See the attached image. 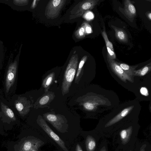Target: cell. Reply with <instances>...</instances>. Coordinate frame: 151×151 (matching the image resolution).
Listing matches in <instances>:
<instances>
[{"label":"cell","mask_w":151,"mask_h":151,"mask_svg":"<svg viewBox=\"0 0 151 151\" xmlns=\"http://www.w3.org/2000/svg\"><path fill=\"white\" fill-rule=\"evenodd\" d=\"M7 4L11 7L13 9L16 10L20 9V7L23 6L27 4L29 1L27 0H14L6 1Z\"/></svg>","instance_id":"obj_17"},{"label":"cell","mask_w":151,"mask_h":151,"mask_svg":"<svg viewBox=\"0 0 151 151\" xmlns=\"http://www.w3.org/2000/svg\"><path fill=\"white\" fill-rule=\"evenodd\" d=\"M107 60L111 69L122 81L126 83L127 80L132 82V78L123 70L116 61L107 57Z\"/></svg>","instance_id":"obj_10"},{"label":"cell","mask_w":151,"mask_h":151,"mask_svg":"<svg viewBox=\"0 0 151 151\" xmlns=\"http://www.w3.org/2000/svg\"><path fill=\"white\" fill-rule=\"evenodd\" d=\"M125 12L127 17L130 19H133L136 15V12L135 6L131 1L126 0L124 2Z\"/></svg>","instance_id":"obj_13"},{"label":"cell","mask_w":151,"mask_h":151,"mask_svg":"<svg viewBox=\"0 0 151 151\" xmlns=\"http://www.w3.org/2000/svg\"><path fill=\"white\" fill-rule=\"evenodd\" d=\"M44 119L51 124L58 131L64 133L67 132L68 125L66 119L60 115L53 113H47L43 114Z\"/></svg>","instance_id":"obj_5"},{"label":"cell","mask_w":151,"mask_h":151,"mask_svg":"<svg viewBox=\"0 0 151 151\" xmlns=\"http://www.w3.org/2000/svg\"><path fill=\"white\" fill-rule=\"evenodd\" d=\"M151 68V63L145 65L140 69L137 70H135L134 75L143 76L150 70Z\"/></svg>","instance_id":"obj_22"},{"label":"cell","mask_w":151,"mask_h":151,"mask_svg":"<svg viewBox=\"0 0 151 151\" xmlns=\"http://www.w3.org/2000/svg\"><path fill=\"white\" fill-rule=\"evenodd\" d=\"M1 108L3 112L8 118L14 121L16 120L14 112L8 106L1 103Z\"/></svg>","instance_id":"obj_20"},{"label":"cell","mask_w":151,"mask_h":151,"mask_svg":"<svg viewBox=\"0 0 151 151\" xmlns=\"http://www.w3.org/2000/svg\"><path fill=\"white\" fill-rule=\"evenodd\" d=\"M147 16L150 20H151V13L150 12H148L147 14Z\"/></svg>","instance_id":"obj_34"},{"label":"cell","mask_w":151,"mask_h":151,"mask_svg":"<svg viewBox=\"0 0 151 151\" xmlns=\"http://www.w3.org/2000/svg\"><path fill=\"white\" fill-rule=\"evenodd\" d=\"M103 138L95 129L87 134L85 141L86 151H97Z\"/></svg>","instance_id":"obj_8"},{"label":"cell","mask_w":151,"mask_h":151,"mask_svg":"<svg viewBox=\"0 0 151 151\" xmlns=\"http://www.w3.org/2000/svg\"><path fill=\"white\" fill-rule=\"evenodd\" d=\"M78 57H72L65 71L62 85L63 95L68 93L75 77L78 63Z\"/></svg>","instance_id":"obj_3"},{"label":"cell","mask_w":151,"mask_h":151,"mask_svg":"<svg viewBox=\"0 0 151 151\" xmlns=\"http://www.w3.org/2000/svg\"><path fill=\"white\" fill-rule=\"evenodd\" d=\"M99 1V0H88L84 1L80 6L81 14L86 11L93 8Z\"/></svg>","instance_id":"obj_15"},{"label":"cell","mask_w":151,"mask_h":151,"mask_svg":"<svg viewBox=\"0 0 151 151\" xmlns=\"http://www.w3.org/2000/svg\"><path fill=\"white\" fill-rule=\"evenodd\" d=\"M87 58V56H84L82 58L79 63L75 79V82L76 83L78 82L82 76V69Z\"/></svg>","instance_id":"obj_19"},{"label":"cell","mask_w":151,"mask_h":151,"mask_svg":"<svg viewBox=\"0 0 151 151\" xmlns=\"http://www.w3.org/2000/svg\"><path fill=\"white\" fill-rule=\"evenodd\" d=\"M101 33L103 37L104 40L106 47H109L112 50L114 51L113 45L111 42L109 40L105 29H104L103 31L101 32Z\"/></svg>","instance_id":"obj_24"},{"label":"cell","mask_w":151,"mask_h":151,"mask_svg":"<svg viewBox=\"0 0 151 151\" xmlns=\"http://www.w3.org/2000/svg\"><path fill=\"white\" fill-rule=\"evenodd\" d=\"M22 46L14 60H13V55L11 54L9 59L5 81V89L8 92L13 85L16 78L18 67Z\"/></svg>","instance_id":"obj_4"},{"label":"cell","mask_w":151,"mask_h":151,"mask_svg":"<svg viewBox=\"0 0 151 151\" xmlns=\"http://www.w3.org/2000/svg\"><path fill=\"white\" fill-rule=\"evenodd\" d=\"M140 109L139 102L136 101L122 104L100 119L95 129L102 138H111L120 128L138 122Z\"/></svg>","instance_id":"obj_1"},{"label":"cell","mask_w":151,"mask_h":151,"mask_svg":"<svg viewBox=\"0 0 151 151\" xmlns=\"http://www.w3.org/2000/svg\"><path fill=\"white\" fill-rule=\"evenodd\" d=\"M86 13L85 18L87 20H91L94 18V15L91 12L88 11Z\"/></svg>","instance_id":"obj_29"},{"label":"cell","mask_w":151,"mask_h":151,"mask_svg":"<svg viewBox=\"0 0 151 151\" xmlns=\"http://www.w3.org/2000/svg\"><path fill=\"white\" fill-rule=\"evenodd\" d=\"M136 143L139 151H151V145L148 142L146 141H139L137 139Z\"/></svg>","instance_id":"obj_21"},{"label":"cell","mask_w":151,"mask_h":151,"mask_svg":"<svg viewBox=\"0 0 151 151\" xmlns=\"http://www.w3.org/2000/svg\"><path fill=\"white\" fill-rule=\"evenodd\" d=\"M44 143L41 140L34 138L25 139L16 145L15 151H37Z\"/></svg>","instance_id":"obj_6"},{"label":"cell","mask_w":151,"mask_h":151,"mask_svg":"<svg viewBox=\"0 0 151 151\" xmlns=\"http://www.w3.org/2000/svg\"><path fill=\"white\" fill-rule=\"evenodd\" d=\"M140 92L141 95L143 96H147L149 95L148 91L145 87H142L140 89Z\"/></svg>","instance_id":"obj_28"},{"label":"cell","mask_w":151,"mask_h":151,"mask_svg":"<svg viewBox=\"0 0 151 151\" xmlns=\"http://www.w3.org/2000/svg\"><path fill=\"white\" fill-rule=\"evenodd\" d=\"M83 27L85 29V34H88L92 32L91 27L89 24L85 23Z\"/></svg>","instance_id":"obj_27"},{"label":"cell","mask_w":151,"mask_h":151,"mask_svg":"<svg viewBox=\"0 0 151 151\" xmlns=\"http://www.w3.org/2000/svg\"><path fill=\"white\" fill-rule=\"evenodd\" d=\"M55 74L54 73H50L43 79L42 86L45 88V91L46 92L48 91L51 85L53 83L55 78Z\"/></svg>","instance_id":"obj_16"},{"label":"cell","mask_w":151,"mask_h":151,"mask_svg":"<svg viewBox=\"0 0 151 151\" xmlns=\"http://www.w3.org/2000/svg\"><path fill=\"white\" fill-rule=\"evenodd\" d=\"M37 122L39 125L64 151H69L64 142L51 129L42 116H38Z\"/></svg>","instance_id":"obj_7"},{"label":"cell","mask_w":151,"mask_h":151,"mask_svg":"<svg viewBox=\"0 0 151 151\" xmlns=\"http://www.w3.org/2000/svg\"><path fill=\"white\" fill-rule=\"evenodd\" d=\"M109 143L106 138H103L100 143L97 151H108Z\"/></svg>","instance_id":"obj_23"},{"label":"cell","mask_w":151,"mask_h":151,"mask_svg":"<svg viewBox=\"0 0 151 151\" xmlns=\"http://www.w3.org/2000/svg\"><path fill=\"white\" fill-rule=\"evenodd\" d=\"M78 34L81 38L84 37H85V32L83 26L80 28L78 31Z\"/></svg>","instance_id":"obj_30"},{"label":"cell","mask_w":151,"mask_h":151,"mask_svg":"<svg viewBox=\"0 0 151 151\" xmlns=\"http://www.w3.org/2000/svg\"><path fill=\"white\" fill-rule=\"evenodd\" d=\"M75 150L76 151H83L82 147L78 144L76 145Z\"/></svg>","instance_id":"obj_31"},{"label":"cell","mask_w":151,"mask_h":151,"mask_svg":"<svg viewBox=\"0 0 151 151\" xmlns=\"http://www.w3.org/2000/svg\"><path fill=\"white\" fill-rule=\"evenodd\" d=\"M115 32V36L117 39L122 42H127L128 41V35L123 29L111 25Z\"/></svg>","instance_id":"obj_14"},{"label":"cell","mask_w":151,"mask_h":151,"mask_svg":"<svg viewBox=\"0 0 151 151\" xmlns=\"http://www.w3.org/2000/svg\"><path fill=\"white\" fill-rule=\"evenodd\" d=\"M55 95L54 93L48 91L41 97L39 98L35 104V107L37 109L39 108H44L47 107L50 103L54 99Z\"/></svg>","instance_id":"obj_12"},{"label":"cell","mask_w":151,"mask_h":151,"mask_svg":"<svg viewBox=\"0 0 151 151\" xmlns=\"http://www.w3.org/2000/svg\"><path fill=\"white\" fill-rule=\"evenodd\" d=\"M116 62L126 73L132 78V77L134 75L135 69L137 66H131L125 63Z\"/></svg>","instance_id":"obj_18"},{"label":"cell","mask_w":151,"mask_h":151,"mask_svg":"<svg viewBox=\"0 0 151 151\" xmlns=\"http://www.w3.org/2000/svg\"><path fill=\"white\" fill-rule=\"evenodd\" d=\"M128 151H139L138 147L136 143V142L134 147V148L133 149H131L129 150Z\"/></svg>","instance_id":"obj_32"},{"label":"cell","mask_w":151,"mask_h":151,"mask_svg":"<svg viewBox=\"0 0 151 151\" xmlns=\"http://www.w3.org/2000/svg\"><path fill=\"white\" fill-rule=\"evenodd\" d=\"M107 57L111 59L114 60L116 58V54L114 51H113L109 47H107Z\"/></svg>","instance_id":"obj_26"},{"label":"cell","mask_w":151,"mask_h":151,"mask_svg":"<svg viewBox=\"0 0 151 151\" xmlns=\"http://www.w3.org/2000/svg\"><path fill=\"white\" fill-rule=\"evenodd\" d=\"M37 1V0H34L32 3V4L31 6V8L32 9H34L35 8V6L36 5V2Z\"/></svg>","instance_id":"obj_33"},{"label":"cell","mask_w":151,"mask_h":151,"mask_svg":"<svg viewBox=\"0 0 151 151\" xmlns=\"http://www.w3.org/2000/svg\"><path fill=\"white\" fill-rule=\"evenodd\" d=\"M15 106L19 114L23 116L29 112L31 105L26 98L19 97L15 102Z\"/></svg>","instance_id":"obj_11"},{"label":"cell","mask_w":151,"mask_h":151,"mask_svg":"<svg viewBox=\"0 0 151 151\" xmlns=\"http://www.w3.org/2000/svg\"><path fill=\"white\" fill-rule=\"evenodd\" d=\"M3 42L0 40V70L1 68L4 57V50Z\"/></svg>","instance_id":"obj_25"},{"label":"cell","mask_w":151,"mask_h":151,"mask_svg":"<svg viewBox=\"0 0 151 151\" xmlns=\"http://www.w3.org/2000/svg\"><path fill=\"white\" fill-rule=\"evenodd\" d=\"M140 128L138 122L124 125L113 134L111 145L115 151H128L133 149L137 140Z\"/></svg>","instance_id":"obj_2"},{"label":"cell","mask_w":151,"mask_h":151,"mask_svg":"<svg viewBox=\"0 0 151 151\" xmlns=\"http://www.w3.org/2000/svg\"><path fill=\"white\" fill-rule=\"evenodd\" d=\"M99 94H97L96 96L86 97L84 101L82 103V106L84 109L90 111H93L97 110L99 106L104 105V99H103L102 96L100 97Z\"/></svg>","instance_id":"obj_9"}]
</instances>
